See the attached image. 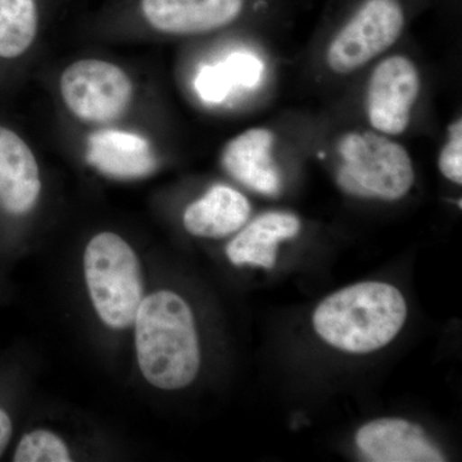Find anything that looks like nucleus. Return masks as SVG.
Returning <instances> with one entry per match:
<instances>
[{
    "mask_svg": "<svg viewBox=\"0 0 462 462\" xmlns=\"http://www.w3.org/2000/svg\"><path fill=\"white\" fill-rule=\"evenodd\" d=\"M136 360L143 378L162 391L190 385L200 369V346L189 303L172 291L143 300L134 320Z\"/></svg>",
    "mask_w": 462,
    "mask_h": 462,
    "instance_id": "nucleus-1",
    "label": "nucleus"
},
{
    "mask_svg": "<svg viewBox=\"0 0 462 462\" xmlns=\"http://www.w3.org/2000/svg\"><path fill=\"white\" fill-rule=\"evenodd\" d=\"M406 318V300L396 287L365 282L325 298L312 321L316 333L330 346L363 355L389 345Z\"/></svg>",
    "mask_w": 462,
    "mask_h": 462,
    "instance_id": "nucleus-2",
    "label": "nucleus"
},
{
    "mask_svg": "<svg viewBox=\"0 0 462 462\" xmlns=\"http://www.w3.org/2000/svg\"><path fill=\"white\" fill-rule=\"evenodd\" d=\"M84 278L94 311L109 329L133 327L144 300L141 258L126 239L102 231L84 251Z\"/></svg>",
    "mask_w": 462,
    "mask_h": 462,
    "instance_id": "nucleus-3",
    "label": "nucleus"
},
{
    "mask_svg": "<svg viewBox=\"0 0 462 462\" xmlns=\"http://www.w3.org/2000/svg\"><path fill=\"white\" fill-rule=\"evenodd\" d=\"M336 181L358 199L398 200L411 190L415 170L409 152L376 132H349L337 143Z\"/></svg>",
    "mask_w": 462,
    "mask_h": 462,
    "instance_id": "nucleus-4",
    "label": "nucleus"
},
{
    "mask_svg": "<svg viewBox=\"0 0 462 462\" xmlns=\"http://www.w3.org/2000/svg\"><path fill=\"white\" fill-rule=\"evenodd\" d=\"M67 109L83 123H114L132 105L134 85L120 66L87 58L71 63L60 79Z\"/></svg>",
    "mask_w": 462,
    "mask_h": 462,
    "instance_id": "nucleus-5",
    "label": "nucleus"
},
{
    "mask_svg": "<svg viewBox=\"0 0 462 462\" xmlns=\"http://www.w3.org/2000/svg\"><path fill=\"white\" fill-rule=\"evenodd\" d=\"M404 23L398 0H365L331 41L328 66L339 75L363 69L398 41Z\"/></svg>",
    "mask_w": 462,
    "mask_h": 462,
    "instance_id": "nucleus-6",
    "label": "nucleus"
},
{
    "mask_svg": "<svg viewBox=\"0 0 462 462\" xmlns=\"http://www.w3.org/2000/svg\"><path fill=\"white\" fill-rule=\"evenodd\" d=\"M420 93V75L410 58H385L374 69L366 88V114L376 133L396 136L406 132Z\"/></svg>",
    "mask_w": 462,
    "mask_h": 462,
    "instance_id": "nucleus-7",
    "label": "nucleus"
},
{
    "mask_svg": "<svg viewBox=\"0 0 462 462\" xmlns=\"http://www.w3.org/2000/svg\"><path fill=\"white\" fill-rule=\"evenodd\" d=\"M245 5V0H136V12L154 32L199 35L236 23Z\"/></svg>",
    "mask_w": 462,
    "mask_h": 462,
    "instance_id": "nucleus-8",
    "label": "nucleus"
},
{
    "mask_svg": "<svg viewBox=\"0 0 462 462\" xmlns=\"http://www.w3.org/2000/svg\"><path fill=\"white\" fill-rule=\"evenodd\" d=\"M356 443L375 462H443L445 455L420 425L402 419L367 422L356 434Z\"/></svg>",
    "mask_w": 462,
    "mask_h": 462,
    "instance_id": "nucleus-9",
    "label": "nucleus"
},
{
    "mask_svg": "<svg viewBox=\"0 0 462 462\" xmlns=\"http://www.w3.org/2000/svg\"><path fill=\"white\" fill-rule=\"evenodd\" d=\"M275 134L254 127L231 139L221 153L225 171L248 189L275 197L282 190V175L273 162Z\"/></svg>",
    "mask_w": 462,
    "mask_h": 462,
    "instance_id": "nucleus-10",
    "label": "nucleus"
},
{
    "mask_svg": "<svg viewBox=\"0 0 462 462\" xmlns=\"http://www.w3.org/2000/svg\"><path fill=\"white\" fill-rule=\"evenodd\" d=\"M42 175L32 148L0 126V207L9 215L29 214L42 194Z\"/></svg>",
    "mask_w": 462,
    "mask_h": 462,
    "instance_id": "nucleus-11",
    "label": "nucleus"
},
{
    "mask_svg": "<svg viewBox=\"0 0 462 462\" xmlns=\"http://www.w3.org/2000/svg\"><path fill=\"white\" fill-rule=\"evenodd\" d=\"M251 211V203L240 191L226 185H215L187 207L182 224L191 236L221 239L242 229Z\"/></svg>",
    "mask_w": 462,
    "mask_h": 462,
    "instance_id": "nucleus-12",
    "label": "nucleus"
},
{
    "mask_svg": "<svg viewBox=\"0 0 462 462\" xmlns=\"http://www.w3.org/2000/svg\"><path fill=\"white\" fill-rule=\"evenodd\" d=\"M300 221L289 212H266L240 229L227 245L226 256L236 266L252 264L273 269L282 240L291 239L300 231Z\"/></svg>",
    "mask_w": 462,
    "mask_h": 462,
    "instance_id": "nucleus-13",
    "label": "nucleus"
},
{
    "mask_svg": "<svg viewBox=\"0 0 462 462\" xmlns=\"http://www.w3.org/2000/svg\"><path fill=\"white\" fill-rule=\"evenodd\" d=\"M88 161L106 175L117 179L147 176L157 166L151 145L136 134L103 130L88 142Z\"/></svg>",
    "mask_w": 462,
    "mask_h": 462,
    "instance_id": "nucleus-14",
    "label": "nucleus"
},
{
    "mask_svg": "<svg viewBox=\"0 0 462 462\" xmlns=\"http://www.w3.org/2000/svg\"><path fill=\"white\" fill-rule=\"evenodd\" d=\"M38 0H0V57L25 54L39 32Z\"/></svg>",
    "mask_w": 462,
    "mask_h": 462,
    "instance_id": "nucleus-15",
    "label": "nucleus"
},
{
    "mask_svg": "<svg viewBox=\"0 0 462 462\" xmlns=\"http://www.w3.org/2000/svg\"><path fill=\"white\" fill-rule=\"evenodd\" d=\"M71 449L60 434L35 430L21 438L14 451V462H69Z\"/></svg>",
    "mask_w": 462,
    "mask_h": 462,
    "instance_id": "nucleus-16",
    "label": "nucleus"
},
{
    "mask_svg": "<svg viewBox=\"0 0 462 462\" xmlns=\"http://www.w3.org/2000/svg\"><path fill=\"white\" fill-rule=\"evenodd\" d=\"M439 171L449 181L462 184V120L454 121L448 127V139L438 158Z\"/></svg>",
    "mask_w": 462,
    "mask_h": 462,
    "instance_id": "nucleus-17",
    "label": "nucleus"
},
{
    "mask_svg": "<svg viewBox=\"0 0 462 462\" xmlns=\"http://www.w3.org/2000/svg\"><path fill=\"white\" fill-rule=\"evenodd\" d=\"M12 434H14V422H12L11 416L5 409L0 407V457L7 449L12 439Z\"/></svg>",
    "mask_w": 462,
    "mask_h": 462,
    "instance_id": "nucleus-18",
    "label": "nucleus"
}]
</instances>
